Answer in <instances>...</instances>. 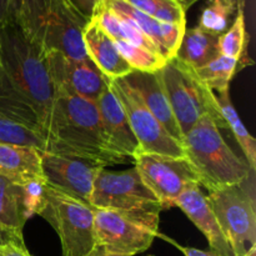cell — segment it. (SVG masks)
<instances>
[{"instance_id":"12","label":"cell","mask_w":256,"mask_h":256,"mask_svg":"<svg viewBox=\"0 0 256 256\" xmlns=\"http://www.w3.org/2000/svg\"><path fill=\"white\" fill-rule=\"evenodd\" d=\"M48 72L55 94H68L96 102L109 88V80L88 58L75 60L56 50L45 52Z\"/></svg>"},{"instance_id":"8","label":"cell","mask_w":256,"mask_h":256,"mask_svg":"<svg viewBox=\"0 0 256 256\" xmlns=\"http://www.w3.org/2000/svg\"><path fill=\"white\" fill-rule=\"evenodd\" d=\"M245 182L222 188L206 196L234 256H244L256 246L255 198Z\"/></svg>"},{"instance_id":"21","label":"cell","mask_w":256,"mask_h":256,"mask_svg":"<svg viewBox=\"0 0 256 256\" xmlns=\"http://www.w3.org/2000/svg\"><path fill=\"white\" fill-rule=\"evenodd\" d=\"M26 220L22 185L0 176V226L22 236Z\"/></svg>"},{"instance_id":"38","label":"cell","mask_w":256,"mask_h":256,"mask_svg":"<svg viewBox=\"0 0 256 256\" xmlns=\"http://www.w3.org/2000/svg\"><path fill=\"white\" fill-rule=\"evenodd\" d=\"M244 256H256V246L252 248V249H250Z\"/></svg>"},{"instance_id":"39","label":"cell","mask_w":256,"mask_h":256,"mask_svg":"<svg viewBox=\"0 0 256 256\" xmlns=\"http://www.w3.org/2000/svg\"><path fill=\"white\" fill-rule=\"evenodd\" d=\"M148 256H154V255H148Z\"/></svg>"},{"instance_id":"27","label":"cell","mask_w":256,"mask_h":256,"mask_svg":"<svg viewBox=\"0 0 256 256\" xmlns=\"http://www.w3.org/2000/svg\"><path fill=\"white\" fill-rule=\"evenodd\" d=\"M115 44H116V48L122 56L126 60L128 64L132 68V70L154 72L162 69L166 62V60L156 52L142 49V48L135 46V45L129 44L126 42L115 40Z\"/></svg>"},{"instance_id":"22","label":"cell","mask_w":256,"mask_h":256,"mask_svg":"<svg viewBox=\"0 0 256 256\" xmlns=\"http://www.w3.org/2000/svg\"><path fill=\"white\" fill-rule=\"evenodd\" d=\"M216 95L218 104H219L220 112H222V119L226 124L228 129L232 132V135L236 139L238 144L242 148V152L245 155V162L250 166L252 172L256 170V142L252 135L248 132L246 128L242 124L236 109L232 105V99H230V92H224Z\"/></svg>"},{"instance_id":"5","label":"cell","mask_w":256,"mask_h":256,"mask_svg":"<svg viewBox=\"0 0 256 256\" xmlns=\"http://www.w3.org/2000/svg\"><path fill=\"white\" fill-rule=\"evenodd\" d=\"M159 72L182 136L204 116L212 118L219 129H228L216 95L200 80L192 68L174 56Z\"/></svg>"},{"instance_id":"26","label":"cell","mask_w":256,"mask_h":256,"mask_svg":"<svg viewBox=\"0 0 256 256\" xmlns=\"http://www.w3.org/2000/svg\"><path fill=\"white\" fill-rule=\"evenodd\" d=\"M139 12L162 22L186 25V12L176 0H125Z\"/></svg>"},{"instance_id":"25","label":"cell","mask_w":256,"mask_h":256,"mask_svg":"<svg viewBox=\"0 0 256 256\" xmlns=\"http://www.w3.org/2000/svg\"><path fill=\"white\" fill-rule=\"evenodd\" d=\"M236 12V0H209L202 9L198 26L212 34L222 35L229 29Z\"/></svg>"},{"instance_id":"32","label":"cell","mask_w":256,"mask_h":256,"mask_svg":"<svg viewBox=\"0 0 256 256\" xmlns=\"http://www.w3.org/2000/svg\"><path fill=\"white\" fill-rule=\"evenodd\" d=\"M99 0H72V4L78 8V10L86 18H92V10H94Z\"/></svg>"},{"instance_id":"9","label":"cell","mask_w":256,"mask_h":256,"mask_svg":"<svg viewBox=\"0 0 256 256\" xmlns=\"http://www.w3.org/2000/svg\"><path fill=\"white\" fill-rule=\"evenodd\" d=\"M90 205L145 216H160L162 204L142 182L135 168L124 172L102 170L94 182Z\"/></svg>"},{"instance_id":"28","label":"cell","mask_w":256,"mask_h":256,"mask_svg":"<svg viewBox=\"0 0 256 256\" xmlns=\"http://www.w3.org/2000/svg\"><path fill=\"white\" fill-rule=\"evenodd\" d=\"M0 142L28 145L45 152V142L42 136L22 125L12 122L2 112H0Z\"/></svg>"},{"instance_id":"11","label":"cell","mask_w":256,"mask_h":256,"mask_svg":"<svg viewBox=\"0 0 256 256\" xmlns=\"http://www.w3.org/2000/svg\"><path fill=\"white\" fill-rule=\"evenodd\" d=\"M132 162L162 210L175 206L176 199L190 184H199L196 174L185 158L136 152Z\"/></svg>"},{"instance_id":"36","label":"cell","mask_w":256,"mask_h":256,"mask_svg":"<svg viewBox=\"0 0 256 256\" xmlns=\"http://www.w3.org/2000/svg\"><path fill=\"white\" fill-rule=\"evenodd\" d=\"M90 256H122V255H112V254H105V252H100V250H95Z\"/></svg>"},{"instance_id":"19","label":"cell","mask_w":256,"mask_h":256,"mask_svg":"<svg viewBox=\"0 0 256 256\" xmlns=\"http://www.w3.org/2000/svg\"><path fill=\"white\" fill-rule=\"evenodd\" d=\"M0 176L18 185L45 184L42 152L28 145L0 142Z\"/></svg>"},{"instance_id":"35","label":"cell","mask_w":256,"mask_h":256,"mask_svg":"<svg viewBox=\"0 0 256 256\" xmlns=\"http://www.w3.org/2000/svg\"><path fill=\"white\" fill-rule=\"evenodd\" d=\"M176 2L182 5V9H184L185 12H188V10H189L190 8L195 4V2H199V0H176Z\"/></svg>"},{"instance_id":"34","label":"cell","mask_w":256,"mask_h":256,"mask_svg":"<svg viewBox=\"0 0 256 256\" xmlns=\"http://www.w3.org/2000/svg\"><path fill=\"white\" fill-rule=\"evenodd\" d=\"M178 248L182 250V254H184L185 256H219L216 252H212V250H209V252H205V250L195 249V248L180 246V245H178Z\"/></svg>"},{"instance_id":"24","label":"cell","mask_w":256,"mask_h":256,"mask_svg":"<svg viewBox=\"0 0 256 256\" xmlns=\"http://www.w3.org/2000/svg\"><path fill=\"white\" fill-rule=\"evenodd\" d=\"M249 39L250 36L245 28L244 10H238L232 26L219 36V52L225 56L240 60L244 66L248 68L254 64L248 52Z\"/></svg>"},{"instance_id":"7","label":"cell","mask_w":256,"mask_h":256,"mask_svg":"<svg viewBox=\"0 0 256 256\" xmlns=\"http://www.w3.org/2000/svg\"><path fill=\"white\" fill-rule=\"evenodd\" d=\"M159 218L95 208L96 250L105 254L122 256H132L145 252L159 235Z\"/></svg>"},{"instance_id":"3","label":"cell","mask_w":256,"mask_h":256,"mask_svg":"<svg viewBox=\"0 0 256 256\" xmlns=\"http://www.w3.org/2000/svg\"><path fill=\"white\" fill-rule=\"evenodd\" d=\"M182 148L199 185L209 192L242 184L254 176L255 172L230 149L212 118H202L184 135Z\"/></svg>"},{"instance_id":"30","label":"cell","mask_w":256,"mask_h":256,"mask_svg":"<svg viewBox=\"0 0 256 256\" xmlns=\"http://www.w3.org/2000/svg\"><path fill=\"white\" fill-rule=\"evenodd\" d=\"M22 0H0V29L16 22L22 10Z\"/></svg>"},{"instance_id":"6","label":"cell","mask_w":256,"mask_h":256,"mask_svg":"<svg viewBox=\"0 0 256 256\" xmlns=\"http://www.w3.org/2000/svg\"><path fill=\"white\" fill-rule=\"evenodd\" d=\"M94 210L88 202L45 184V205L39 215L59 235L62 256H90L96 250Z\"/></svg>"},{"instance_id":"14","label":"cell","mask_w":256,"mask_h":256,"mask_svg":"<svg viewBox=\"0 0 256 256\" xmlns=\"http://www.w3.org/2000/svg\"><path fill=\"white\" fill-rule=\"evenodd\" d=\"M95 102L110 150L126 162H132L139 152V142L130 128L129 120L122 104L110 86L98 98Z\"/></svg>"},{"instance_id":"10","label":"cell","mask_w":256,"mask_h":256,"mask_svg":"<svg viewBox=\"0 0 256 256\" xmlns=\"http://www.w3.org/2000/svg\"><path fill=\"white\" fill-rule=\"evenodd\" d=\"M109 86L122 104L130 128L139 142L138 152L185 158L182 145L165 132L139 94L125 82L124 78L109 80Z\"/></svg>"},{"instance_id":"29","label":"cell","mask_w":256,"mask_h":256,"mask_svg":"<svg viewBox=\"0 0 256 256\" xmlns=\"http://www.w3.org/2000/svg\"><path fill=\"white\" fill-rule=\"evenodd\" d=\"M22 204L28 219L32 215H39L45 205V184L42 182H29L22 185Z\"/></svg>"},{"instance_id":"15","label":"cell","mask_w":256,"mask_h":256,"mask_svg":"<svg viewBox=\"0 0 256 256\" xmlns=\"http://www.w3.org/2000/svg\"><path fill=\"white\" fill-rule=\"evenodd\" d=\"M175 206L182 209L192 224L204 234L212 252L219 256H234L232 246L222 232L206 196L200 190L199 184H190L178 198Z\"/></svg>"},{"instance_id":"17","label":"cell","mask_w":256,"mask_h":256,"mask_svg":"<svg viewBox=\"0 0 256 256\" xmlns=\"http://www.w3.org/2000/svg\"><path fill=\"white\" fill-rule=\"evenodd\" d=\"M125 82L139 94L144 104L150 110L155 119L162 124L165 132L179 144L182 145V134L179 129L159 70L154 72L132 70L124 78Z\"/></svg>"},{"instance_id":"4","label":"cell","mask_w":256,"mask_h":256,"mask_svg":"<svg viewBox=\"0 0 256 256\" xmlns=\"http://www.w3.org/2000/svg\"><path fill=\"white\" fill-rule=\"evenodd\" d=\"M90 18L72 0H22L16 22L44 52L56 50L75 60L88 59L82 32Z\"/></svg>"},{"instance_id":"2","label":"cell","mask_w":256,"mask_h":256,"mask_svg":"<svg viewBox=\"0 0 256 256\" xmlns=\"http://www.w3.org/2000/svg\"><path fill=\"white\" fill-rule=\"evenodd\" d=\"M45 152L109 165L124 164L105 139L96 102L68 94H55L44 136Z\"/></svg>"},{"instance_id":"13","label":"cell","mask_w":256,"mask_h":256,"mask_svg":"<svg viewBox=\"0 0 256 256\" xmlns=\"http://www.w3.org/2000/svg\"><path fill=\"white\" fill-rule=\"evenodd\" d=\"M45 184L90 204L94 182L105 165L78 158L42 152Z\"/></svg>"},{"instance_id":"1","label":"cell","mask_w":256,"mask_h":256,"mask_svg":"<svg viewBox=\"0 0 256 256\" xmlns=\"http://www.w3.org/2000/svg\"><path fill=\"white\" fill-rule=\"evenodd\" d=\"M55 90L45 52L18 22L0 29V112L44 140Z\"/></svg>"},{"instance_id":"20","label":"cell","mask_w":256,"mask_h":256,"mask_svg":"<svg viewBox=\"0 0 256 256\" xmlns=\"http://www.w3.org/2000/svg\"><path fill=\"white\" fill-rule=\"evenodd\" d=\"M219 36L200 29L199 26L186 28L175 58L194 70L200 69L220 55Z\"/></svg>"},{"instance_id":"18","label":"cell","mask_w":256,"mask_h":256,"mask_svg":"<svg viewBox=\"0 0 256 256\" xmlns=\"http://www.w3.org/2000/svg\"><path fill=\"white\" fill-rule=\"evenodd\" d=\"M82 42L89 59L108 79H120L132 72V68L118 50L114 40L92 18L85 25Z\"/></svg>"},{"instance_id":"16","label":"cell","mask_w":256,"mask_h":256,"mask_svg":"<svg viewBox=\"0 0 256 256\" xmlns=\"http://www.w3.org/2000/svg\"><path fill=\"white\" fill-rule=\"evenodd\" d=\"M102 2L118 15L128 18L130 22H134L144 32L145 36L155 45L159 54L166 62L175 56L186 25L159 22L135 9L125 0H102Z\"/></svg>"},{"instance_id":"33","label":"cell","mask_w":256,"mask_h":256,"mask_svg":"<svg viewBox=\"0 0 256 256\" xmlns=\"http://www.w3.org/2000/svg\"><path fill=\"white\" fill-rule=\"evenodd\" d=\"M8 242H24V238L0 226V245L8 244Z\"/></svg>"},{"instance_id":"23","label":"cell","mask_w":256,"mask_h":256,"mask_svg":"<svg viewBox=\"0 0 256 256\" xmlns=\"http://www.w3.org/2000/svg\"><path fill=\"white\" fill-rule=\"evenodd\" d=\"M242 69H245V66L240 60L220 54L206 65L195 70V72L212 92L220 94L229 92L232 78Z\"/></svg>"},{"instance_id":"31","label":"cell","mask_w":256,"mask_h":256,"mask_svg":"<svg viewBox=\"0 0 256 256\" xmlns=\"http://www.w3.org/2000/svg\"><path fill=\"white\" fill-rule=\"evenodd\" d=\"M0 256H32L25 242H8L0 245Z\"/></svg>"},{"instance_id":"37","label":"cell","mask_w":256,"mask_h":256,"mask_svg":"<svg viewBox=\"0 0 256 256\" xmlns=\"http://www.w3.org/2000/svg\"><path fill=\"white\" fill-rule=\"evenodd\" d=\"M238 4V10H244L245 4H246V0H236Z\"/></svg>"}]
</instances>
